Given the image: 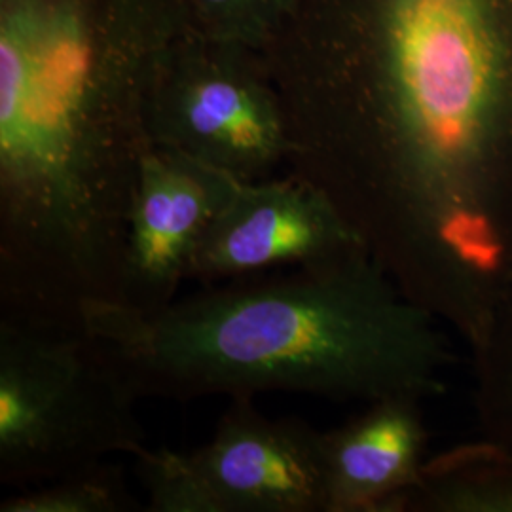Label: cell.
Returning <instances> with one entry per match:
<instances>
[{
  "label": "cell",
  "mask_w": 512,
  "mask_h": 512,
  "mask_svg": "<svg viewBox=\"0 0 512 512\" xmlns=\"http://www.w3.org/2000/svg\"><path fill=\"white\" fill-rule=\"evenodd\" d=\"M287 169L473 349L512 281V0H296Z\"/></svg>",
  "instance_id": "obj_1"
},
{
  "label": "cell",
  "mask_w": 512,
  "mask_h": 512,
  "mask_svg": "<svg viewBox=\"0 0 512 512\" xmlns=\"http://www.w3.org/2000/svg\"><path fill=\"white\" fill-rule=\"evenodd\" d=\"M186 0H0V304L71 321L122 291L148 92Z\"/></svg>",
  "instance_id": "obj_2"
},
{
  "label": "cell",
  "mask_w": 512,
  "mask_h": 512,
  "mask_svg": "<svg viewBox=\"0 0 512 512\" xmlns=\"http://www.w3.org/2000/svg\"><path fill=\"white\" fill-rule=\"evenodd\" d=\"M82 329L139 401L304 393L425 403L446 391L454 365L439 319L368 251L213 283L156 310L93 302Z\"/></svg>",
  "instance_id": "obj_3"
},
{
  "label": "cell",
  "mask_w": 512,
  "mask_h": 512,
  "mask_svg": "<svg viewBox=\"0 0 512 512\" xmlns=\"http://www.w3.org/2000/svg\"><path fill=\"white\" fill-rule=\"evenodd\" d=\"M137 397L82 327L0 317V484L90 471L145 444Z\"/></svg>",
  "instance_id": "obj_4"
},
{
  "label": "cell",
  "mask_w": 512,
  "mask_h": 512,
  "mask_svg": "<svg viewBox=\"0 0 512 512\" xmlns=\"http://www.w3.org/2000/svg\"><path fill=\"white\" fill-rule=\"evenodd\" d=\"M154 147L238 181L274 177L291 154L287 116L264 54L192 27L165 52L147 103Z\"/></svg>",
  "instance_id": "obj_5"
},
{
  "label": "cell",
  "mask_w": 512,
  "mask_h": 512,
  "mask_svg": "<svg viewBox=\"0 0 512 512\" xmlns=\"http://www.w3.org/2000/svg\"><path fill=\"white\" fill-rule=\"evenodd\" d=\"M133 458L150 512H325L323 431L272 420L253 399H232L192 452L145 446Z\"/></svg>",
  "instance_id": "obj_6"
},
{
  "label": "cell",
  "mask_w": 512,
  "mask_h": 512,
  "mask_svg": "<svg viewBox=\"0 0 512 512\" xmlns=\"http://www.w3.org/2000/svg\"><path fill=\"white\" fill-rule=\"evenodd\" d=\"M365 251L363 238L319 188L293 173L274 175L239 181L200 241L188 281L213 285Z\"/></svg>",
  "instance_id": "obj_7"
},
{
  "label": "cell",
  "mask_w": 512,
  "mask_h": 512,
  "mask_svg": "<svg viewBox=\"0 0 512 512\" xmlns=\"http://www.w3.org/2000/svg\"><path fill=\"white\" fill-rule=\"evenodd\" d=\"M238 183L183 152L150 148L129 213L118 302L156 310L179 298L200 241Z\"/></svg>",
  "instance_id": "obj_8"
},
{
  "label": "cell",
  "mask_w": 512,
  "mask_h": 512,
  "mask_svg": "<svg viewBox=\"0 0 512 512\" xmlns=\"http://www.w3.org/2000/svg\"><path fill=\"white\" fill-rule=\"evenodd\" d=\"M421 401L385 399L323 431L325 512H401L427 463Z\"/></svg>",
  "instance_id": "obj_9"
},
{
  "label": "cell",
  "mask_w": 512,
  "mask_h": 512,
  "mask_svg": "<svg viewBox=\"0 0 512 512\" xmlns=\"http://www.w3.org/2000/svg\"><path fill=\"white\" fill-rule=\"evenodd\" d=\"M410 512H512V454L480 439L427 459Z\"/></svg>",
  "instance_id": "obj_10"
},
{
  "label": "cell",
  "mask_w": 512,
  "mask_h": 512,
  "mask_svg": "<svg viewBox=\"0 0 512 512\" xmlns=\"http://www.w3.org/2000/svg\"><path fill=\"white\" fill-rule=\"evenodd\" d=\"M475 359V412L482 439L512 454V281L490 321Z\"/></svg>",
  "instance_id": "obj_11"
},
{
  "label": "cell",
  "mask_w": 512,
  "mask_h": 512,
  "mask_svg": "<svg viewBox=\"0 0 512 512\" xmlns=\"http://www.w3.org/2000/svg\"><path fill=\"white\" fill-rule=\"evenodd\" d=\"M139 503L129 494L122 469L99 465L16 490L0 501V512H128Z\"/></svg>",
  "instance_id": "obj_12"
},
{
  "label": "cell",
  "mask_w": 512,
  "mask_h": 512,
  "mask_svg": "<svg viewBox=\"0 0 512 512\" xmlns=\"http://www.w3.org/2000/svg\"><path fill=\"white\" fill-rule=\"evenodd\" d=\"M296 0H186L192 29L262 52Z\"/></svg>",
  "instance_id": "obj_13"
}]
</instances>
